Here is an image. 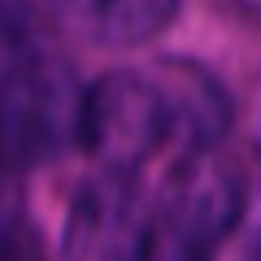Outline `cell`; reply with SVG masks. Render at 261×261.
<instances>
[{"label": "cell", "mask_w": 261, "mask_h": 261, "mask_svg": "<svg viewBox=\"0 0 261 261\" xmlns=\"http://www.w3.org/2000/svg\"><path fill=\"white\" fill-rule=\"evenodd\" d=\"M27 214H22V192H18V174L0 166V248H9L27 235Z\"/></svg>", "instance_id": "obj_6"}, {"label": "cell", "mask_w": 261, "mask_h": 261, "mask_svg": "<svg viewBox=\"0 0 261 261\" xmlns=\"http://www.w3.org/2000/svg\"><path fill=\"white\" fill-rule=\"evenodd\" d=\"M157 205L135 174L96 170L70 200L61 226V261H140Z\"/></svg>", "instance_id": "obj_3"}, {"label": "cell", "mask_w": 261, "mask_h": 261, "mask_svg": "<svg viewBox=\"0 0 261 261\" xmlns=\"http://www.w3.org/2000/svg\"><path fill=\"white\" fill-rule=\"evenodd\" d=\"M79 148L92 152L100 161V170L135 174V178L152 157H161L170 148L178 152L174 109H170L157 65L109 70V74L83 83Z\"/></svg>", "instance_id": "obj_2"}, {"label": "cell", "mask_w": 261, "mask_h": 261, "mask_svg": "<svg viewBox=\"0 0 261 261\" xmlns=\"http://www.w3.org/2000/svg\"><path fill=\"white\" fill-rule=\"evenodd\" d=\"M248 214V178L231 157L218 152H196V157H178V170L170 178L166 200L157 205V218L187 244L214 248L231 240L235 226Z\"/></svg>", "instance_id": "obj_4"}, {"label": "cell", "mask_w": 261, "mask_h": 261, "mask_svg": "<svg viewBox=\"0 0 261 261\" xmlns=\"http://www.w3.org/2000/svg\"><path fill=\"white\" fill-rule=\"evenodd\" d=\"M27 35V9L22 0H0V57H13Z\"/></svg>", "instance_id": "obj_7"}, {"label": "cell", "mask_w": 261, "mask_h": 261, "mask_svg": "<svg viewBox=\"0 0 261 261\" xmlns=\"http://www.w3.org/2000/svg\"><path fill=\"white\" fill-rule=\"evenodd\" d=\"M70 35L100 48H144L170 31L183 0H48Z\"/></svg>", "instance_id": "obj_5"}, {"label": "cell", "mask_w": 261, "mask_h": 261, "mask_svg": "<svg viewBox=\"0 0 261 261\" xmlns=\"http://www.w3.org/2000/svg\"><path fill=\"white\" fill-rule=\"evenodd\" d=\"M83 79L44 48H18L0 70V166L39 170L79 148Z\"/></svg>", "instance_id": "obj_1"}]
</instances>
